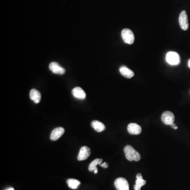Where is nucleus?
Listing matches in <instances>:
<instances>
[{
	"mask_svg": "<svg viewBox=\"0 0 190 190\" xmlns=\"http://www.w3.org/2000/svg\"><path fill=\"white\" fill-rule=\"evenodd\" d=\"M124 151L126 157L129 161H135L136 162H138L141 160L140 154L130 145L125 146Z\"/></svg>",
	"mask_w": 190,
	"mask_h": 190,
	"instance_id": "nucleus-1",
	"label": "nucleus"
},
{
	"mask_svg": "<svg viewBox=\"0 0 190 190\" xmlns=\"http://www.w3.org/2000/svg\"><path fill=\"white\" fill-rule=\"evenodd\" d=\"M121 37L126 43L132 44L135 41V36L133 32L129 29H124L121 31Z\"/></svg>",
	"mask_w": 190,
	"mask_h": 190,
	"instance_id": "nucleus-2",
	"label": "nucleus"
},
{
	"mask_svg": "<svg viewBox=\"0 0 190 190\" xmlns=\"http://www.w3.org/2000/svg\"><path fill=\"white\" fill-rule=\"evenodd\" d=\"M166 61L171 65H177L180 62L179 55L175 52L170 51L167 53L166 56Z\"/></svg>",
	"mask_w": 190,
	"mask_h": 190,
	"instance_id": "nucleus-3",
	"label": "nucleus"
},
{
	"mask_svg": "<svg viewBox=\"0 0 190 190\" xmlns=\"http://www.w3.org/2000/svg\"><path fill=\"white\" fill-rule=\"evenodd\" d=\"M161 120L164 124L171 126L174 123L175 117L171 111H165L162 114Z\"/></svg>",
	"mask_w": 190,
	"mask_h": 190,
	"instance_id": "nucleus-4",
	"label": "nucleus"
},
{
	"mask_svg": "<svg viewBox=\"0 0 190 190\" xmlns=\"http://www.w3.org/2000/svg\"><path fill=\"white\" fill-rule=\"evenodd\" d=\"M179 25L182 30L185 31L188 29L189 24H188V15L185 11H182L181 13L179 14Z\"/></svg>",
	"mask_w": 190,
	"mask_h": 190,
	"instance_id": "nucleus-5",
	"label": "nucleus"
},
{
	"mask_svg": "<svg viewBox=\"0 0 190 190\" xmlns=\"http://www.w3.org/2000/svg\"><path fill=\"white\" fill-rule=\"evenodd\" d=\"M114 185L117 190H129V183L124 178L117 179L115 181Z\"/></svg>",
	"mask_w": 190,
	"mask_h": 190,
	"instance_id": "nucleus-6",
	"label": "nucleus"
},
{
	"mask_svg": "<svg viewBox=\"0 0 190 190\" xmlns=\"http://www.w3.org/2000/svg\"><path fill=\"white\" fill-rule=\"evenodd\" d=\"M90 154H91V151L90 150L89 148L87 146H83L81 147L79 151L77 157L78 160L79 161L86 160L89 157Z\"/></svg>",
	"mask_w": 190,
	"mask_h": 190,
	"instance_id": "nucleus-7",
	"label": "nucleus"
},
{
	"mask_svg": "<svg viewBox=\"0 0 190 190\" xmlns=\"http://www.w3.org/2000/svg\"><path fill=\"white\" fill-rule=\"evenodd\" d=\"M49 69L53 73L55 74L63 75L65 73V69L56 62H52L50 64Z\"/></svg>",
	"mask_w": 190,
	"mask_h": 190,
	"instance_id": "nucleus-8",
	"label": "nucleus"
},
{
	"mask_svg": "<svg viewBox=\"0 0 190 190\" xmlns=\"http://www.w3.org/2000/svg\"><path fill=\"white\" fill-rule=\"evenodd\" d=\"M64 133H65V129L61 127L56 128L51 132L50 139L53 141H57L61 137L62 135L64 134Z\"/></svg>",
	"mask_w": 190,
	"mask_h": 190,
	"instance_id": "nucleus-9",
	"label": "nucleus"
},
{
	"mask_svg": "<svg viewBox=\"0 0 190 190\" xmlns=\"http://www.w3.org/2000/svg\"><path fill=\"white\" fill-rule=\"evenodd\" d=\"M127 130L131 135H139L142 132V128L136 123H130L127 126Z\"/></svg>",
	"mask_w": 190,
	"mask_h": 190,
	"instance_id": "nucleus-10",
	"label": "nucleus"
},
{
	"mask_svg": "<svg viewBox=\"0 0 190 190\" xmlns=\"http://www.w3.org/2000/svg\"><path fill=\"white\" fill-rule=\"evenodd\" d=\"M72 93L74 97L80 100L84 99L86 97V94L84 90L79 87L74 88L72 90Z\"/></svg>",
	"mask_w": 190,
	"mask_h": 190,
	"instance_id": "nucleus-11",
	"label": "nucleus"
},
{
	"mask_svg": "<svg viewBox=\"0 0 190 190\" xmlns=\"http://www.w3.org/2000/svg\"><path fill=\"white\" fill-rule=\"evenodd\" d=\"M146 183V181L142 179V175L141 173L137 174L135 184L134 185V190H141V188L144 186Z\"/></svg>",
	"mask_w": 190,
	"mask_h": 190,
	"instance_id": "nucleus-12",
	"label": "nucleus"
},
{
	"mask_svg": "<svg viewBox=\"0 0 190 190\" xmlns=\"http://www.w3.org/2000/svg\"><path fill=\"white\" fill-rule=\"evenodd\" d=\"M30 99L33 100L34 102L36 104H38L40 102L41 96L40 93L38 90L33 89L30 91Z\"/></svg>",
	"mask_w": 190,
	"mask_h": 190,
	"instance_id": "nucleus-13",
	"label": "nucleus"
},
{
	"mask_svg": "<svg viewBox=\"0 0 190 190\" xmlns=\"http://www.w3.org/2000/svg\"><path fill=\"white\" fill-rule=\"evenodd\" d=\"M120 73L125 77L129 79L134 77V72L132 70L127 68L125 66H122L120 69Z\"/></svg>",
	"mask_w": 190,
	"mask_h": 190,
	"instance_id": "nucleus-14",
	"label": "nucleus"
},
{
	"mask_svg": "<svg viewBox=\"0 0 190 190\" xmlns=\"http://www.w3.org/2000/svg\"><path fill=\"white\" fill-rule=\"evenodd\" d=\"M91 125L92 127L97 132H102L105 129V126L104 124L98 120L92 121Z\"/></svg>",
	"mask_w": 190,
	"mask_h": 190,
	"instance_id": "nucleus-15",
	"label": "nucleus"
},
{
	"mask_svg": "<svg viewBox=\"0 0 190 190\" xmlns=\"http://www.w3.org/2000/svg\"><path fill=\"white\" fill-rule=\"evenodd\" d=\"M102 160L100 158H96L91 162V163L90 164L89 167H88V170L90 172H94L95 170H97L98 169L97 168V166L98 165H100L102 163Z\"/></svg>",
	"mask_w": 190,
	"mask_h": 190,
	"instance_id": "nucleus-16",
	"label": "nucleus"
},
{
	"mask_svg": "<svg viewBox=\"0 0 190 190\" xmlns=\"http://www.w3.org/2000/svg\"><path fill=\"white\" fill-rule=\"evenodd\" d=\"M67 183L68 187L71 189L77 188L79 185L80 184V182L77 179H67Z\"/></svg>",
	"mask_w": 190,
	"mask_h": 190,
	"instance_id": "nucleus-17",
	"label": "nucleus"
},
{
	"mask_svg": "<svg viewBox=\"0 0 190 190\" xmlns=\"http://www.w3.org/2000/svg\"><path fill=\"white\" fill-rule=\"evenodd\" d=\"M102 167H104L105 169H106V168H107L108 167V164L107 163H106V162H104L103 163H102L100 165Z\"/></svg>",
	"mask_w": 190,
	"mask_h": 190,
	"instance_id": "nucleus-18",
	"label": "nucleus"
},
{
	"mask_svg": "<svg viewBox=\"0 0 190 190\" xmlns=\"http://www.w3.org/2000/svg\"><path fill=\"white\" fill-rule=\"evenodd\" d=\"M171 127H172L173 129H178V127L175 126L174 123L172 125H171Z\"/></svg>",
	"mask_w": 190,
	"mask_h": 190,
	"instance_id": "nucleus-19",
	"label": "nucleus"
},
{
	"mask_svg": "<svg viewBox=\"0 0 190 190\" xmlns=\"http://www.w3.org/2000/svg\"><path fill=\"white\" fill-rule=\"evenodd\" d=\"M188 67H189V68H190V60H188Z\"/></svg>",
	"mask_w": 190,
	"mask_h": 190,
	"instance_id": "nucleus-20",
	"label": "nucleus"
},
{
	"mask_svg": "<svg viewBox=\"0 0 190 190\" xmlns=\"http://www.w3.org/2000/svg\"><path fill=\"white\" fill-rule=\"evenodd\" d=\"M14 190V188H8V189H7V190Z\"/></svg>",
	"mask_w": 190,
	"mask_h": 190,
	"instance_id": "nucleus-21",
	"label": "nucleus"
}]
</instances>
